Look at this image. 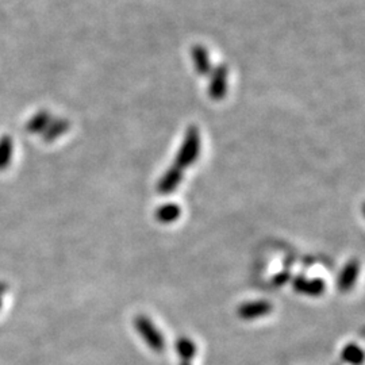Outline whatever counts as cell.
Returning <instances> with one entry per match:
<instances>
[{
  "label": "cell",
  "instance_id": "6da1fadb",
  "mask_svg": "<svg viewBox=\"0 0 365 365\" xmlns=\"http://www.w3.org/2000/svg\"><path fill=\"white\" fill-rule=\"evenodd\" d=\"M199 153H200V134L197 128L191 126L185 133L182 148L178 152V156L175 160V165L179 167L180 170L191 167L197 160Z\"/></svg>",
  "mask_w": 365,
  "mask_h": 365
},
{
  "label": "cell",
  "instance_id": "7a4b0ae2",
  "mask_svg": "<svg viewBox=\"0 0 365 365\" xmlns=\"http://www.w3.org/2000/svg\"><path fill=\"white\" fill-rule=\"evenodd\" d=\"M134 327L137 329V331L140 333V336L144 339L145 342L153 351L161 352L164 349V346H165L164 337L148 317H145V315L135 317L134 318Z\"/></svg>",
  "mask_w": 365,
  "mask_h": 365
},
{
  "label": "cell",
  "instance_id": "3957f363",
  "mask_svg": "<svg viewBox=\"0 0 365 365\" xmlns=\"http://www.w3.org/2000/svg\"><path fill=\"white\" fill-rule=\"evenodd\" d=\"M182 179V170L173 164L170 170H167L163 175V178L160 179V182L157 184V190H158L160 194H164V195L172 194L180 185Z\"/></svg>",
  "mask_w": 365,
  "mask_h": 365
},
{
  "label": "cell",
  "instance_id": "277c9868",
  "mask_svg": "<svg viewBox=\"0 0 365 365\" xmlns=\"http://www.w3.org/2000/svg\"><path fill=\"white\" fill-rule=\"evenodd\" d=\"M272 312V306L269 302L257 300V302H249L247 304H242L238 309V315L244 319H253L262 315H267Z\"/></svg>",
  "mask_w": 365,
  "mask_h": 365
},
{
  "label": "cell",
  "instance_id": "5b68a950",
  "mask_svg": "<svg viewBox=\"0 0 365 365\" xmlns=\"http://www.w3.org/2000/svg\"><path fill=\"white\" fill-rule=\"evenodd\" d=\"M359 271H360V265H359L357 261H349L345 265V268L341 271L339 280H337V286H339V291L346 292V291H349L353 287V284L357 280Z\"/></svg>",
  "mask_w": 365,
  "mask_h": 365
},
{
  "label": "cell",
  "instance_id": "8992f818",
  "mask_svg": "<svg viewBox=\"0 0 365 365\" xmlns=\"http://www.w3.org/2000/svg\"><path fill=\"white\" fill-rule=\"evenodd\" d=\"M71 123L69 120H66L64 118L60 119H52V122L49 123V126L46 128V130L43 131L42 138L46 143H53L57 138H60L63 134H66V131L69 130Z\"/></svg>",
  "mask_w": 365,
  "mask_h": 365
},
{
  "label": "cell",
  "instance_id": "52a82bcc",
  "mask_svg": "<svg viewBox=\"0 0 365 365\" xmlns=\"http://www.w3.org/2000/svg\"><path fill=\"white\" fill-rule=\"evenodd\" d=\"M295 289L306 295H321L325 291V283L322 280H306L304 277H299L294 283Z\"/></svg>",
  "mask_w": 365,
  "mask_h": 365
},
{
  "label": "cell",
  "instance_id": "ba28073f",
  "mask_svg": "<svg viewBox=\"0 0 365 365\" xmlns=\"http://www.w3.org/2000/svg\"><path fill=\"white\" fill-rule=\"evenodd\" d=\"M52 115L51 113L42 110L38 111L34 117L31 118L26 125V130L31 134H37V133H43L46 130V128L49 126V123L52 122Z\"/></svg>",
  "mask_w": 365,
  "mask_h": 365
},
{
  "label": "cell",
  "instance_id": "9c48e42d",
  "mask_svg": "<svg viewBox=\"0 0 365 365\" xmlns=\"http://www.w3.org/2000/svg\"><path fill=\"white\" fill-rule=\"evenodd\" d=\"M180 215H182V209L175 203L164 205L156 210V220L160 223H173L180 218Z\"/></svg>",
  "mask_w": 365,
  "mask_h": 365
},
{
  "label": "cell",
  "instance_id": "30bf717a",
  "mask_svg": "<svg viewBox=\"0 0 365 365\" xmlns=\"http://www.w3.org/2000/svg\"><path fill=\"white\" fill-rule=\"evenodd\" d=\"M13 149V140L9 135H3L0 138V170H4L10 165Z\"/></svg>",
  "mask_w": 365,
  "mask_h": 365
},
{
  "label": "cell",
  "instance_id": "8fae6325",
  "mask_svg": "<svg viewBox=\"0 0 365 365\" xmlns=\"http://www.w3.org/2000/svg\"><path fill=\"white\" fill-rule=\"evenodd\" d=\"M176 351L180 354L184 363H188V360H191L195 356V344L188 339H178Z\"/></svg>",
  "mask_w": 365,
  "mask_h": 365
},
{
  "label": "cell",
  "instance_id": "7c38bea8",
  "mask_svg": "<svg viewBox=\"0 0 365 365\" xmlns=\"http://www.w3.org/2000/svg\"><path fill=\"white\" fill-rule=\"evenodd\" d=\"M195 64L197 68V72L200 73H206L207 72V61L203 52H197L195 54Z\"/></svg>",
  "mask_w": 365,
  "mask_h": 365
},
{
  "label": "cell",
  "instance_id": "4fadbf2b",
  "mask_svg": "<svg viewBox=\"0 0 365 365\" xmlns=\"http://www.w3.org/2000/svg\"><path fill=\"white\" fill-rule=\"evenodd\" d=\"M7 289H9V286H7L6 283H1V282H0V297H1Z\"/></svg>",
  "mask_w": 365,
  "mask_h": 365
},
{
  "label": "cell",
  "instance_id": "5bb4252c",
  "mask_svg": "<svg viewBox=\"0 0 365 365\" xmlns=\"http://www.w3.org/2000/svg\"><path fill=\"white\" fill-rule=\"evenodd\" d=\"M0 309H1V299H0Z\"/></svg>",
  "mask_w": 365,
  "mask_h": 365
},
{
  "label": "cell",
  "instance_id": "9a60e30c",
  "mask_svg": "<svg viewBox=\"0 0 365 365\" xmlns=\"http://www.w3.org/2000/svg\"><path fill=\"white\" fill-rule=\"evenodd\" d=\"M363 210H364V215H365V205H364V209H363Z\"/></svg>",
  "mask_w": 365,
  "mask_h": 365
}]
</instances>
